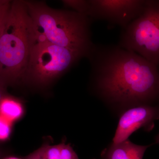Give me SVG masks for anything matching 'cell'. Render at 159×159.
Returning a JSON list of instances; mask_svg holds the SVG:
<instances>
[{
	"instance_id": "obj_3",
	"label": "cell",
	"mask_w": 159,
	"mask_h": 159,
	"mask_svg": "<svg viewBox=\"0 0 159 159\" xmlns=\"http://www.w3.org/2000/svg\"><path fill=\"white\" fill-rule=\"evenodd\" d=\"M35 41L25 1L11 2L0 29V80L6 85L22 79Z\"/></svg>"
},
{
	"instance_id": "obj_1",
	"label": "cell",
	"mask_w": 159,
	"mask_h": 159,
	"mask_svg": "<svg viewBox=\"0 0 159 159\" xmlns=\"http://www.w3.org/2000/svg\"><path fill=\"white\" fill-rule=\"evenodd\" d=\"M99 95L113 101L145 102L157 98L158 66L118 45L94 43L86 56Z\"/></svg>"
},
{
	"instance_id": "obj_17",
	"label": "cell",
	"mask_w": 159,
	"mask_h": 159,
	"mask_svg": "<svg viewBox=\"0 0 159 159\" xmlns=\"http://www.w3.org/2000/svg\"><path fill=\"white\" fill-rule=\"evenodd\" d=\"M1 156H2V154H1V152H0V159H1Z\"/></svg>"
},
{
	"instance_id": "obj_10",
	"label": "cell",
	"mask_w": 159,
	"mask_h": 159,
	"mask_svg": "<svg viewBox=\"0 0 159 159\" xmlns=\"http://www.w3.org/2000/svg\"><path fill=\"white\" fill-rule=\"evenodd\" d=\"M61 2L65 7L71 8L74 9V11L88 16L89 9V0H63Z\"/></svg>"
},
{
	"instance_id": "obj_14",
	"label": "cell",
	"mask_w": 159,
	"mask_h": 159,
	"mask_svg": "<svg viewBox=\"0 0 159 159\" xmlns=\"http://www.w3.org/2000/svg\"><path fill=\"white\" fill-rule=\"evenodd\" d=\"M25 159H47L43 154L40 148L30 154Z\"/></svg>"
},
{
	"instance_id": "obj_12",
	"label": "cell",
	"mask_w": 159,
	"mask_h": 159,
	"mask_svg": "<svg viewBox=\"0 0 159 159\" xmlns=\"http://www.w3.org/2000/svg\"><path fill=\"white\" fill-rule=\"evenodd\" d=\"M11 122L0 116V140H6L11 131Z\"/></svg>"
},
{
	"instance_id": "obj_2",
	"label": "cell",
	"mask_w": 159,
	"mask_h": 159,
	"mask_svg": "<svg viewBox=\"0 0 159 159\" xmlns=\"http://www.w3.org/2000/svg\"><path fill=\"white\" fill-rule=\"evenodd\" d=\"M36 39L70 49L86 57L93 43L89 16L70 10L54 9L44 2L24 1Z\"/></svg>"
},
{
	"instance_id": "obj_11",
	"label": "cell",
	"mask_w": 159,
	"mask_h": 159,
	"mask_svg": "<svg viewBox=\"0 0 159 159\" xmlns=\"http://www.w3.org/2000/svg\"><path fill=\"white\" fill-rule=\"evenodd\" d=\"M60 145V159H79L70 144L62 143Z\"/></svg>"
},
{
	"instance_id": "obj_9",
	"label": "cell",
	"mask_w": 159,
	"mask_h": 159,
	"mask_svg": "<svg viewBox=\"0 0 159 159\" xmlns=\"http://www.w3.org/2000/svg\"><path fill=\"white\" fill-rule=\"evenodd\" d=\"M24 112L22 103L15 97L6 95L0 102V116L9 122L19 120Z\"/></svg>"
},
{
	"instance_id": "obj_13",
	"label": "cell",
	"mask_w": 159,
	"mask_h": 159,
	"mask_svg": "<svg viewBox=\"0 0 159 159\" xmlns=\"http://www.w3.org/2000/svg\"><path fill=\"white\" fill-rule=\"evenodd\" d=\"M11 1L0 0V29L10 7Z\"/></svg>"
},
{
	"instance_id": "obj_6",
	"label": "cell",
	"mask_w": 159,
	"mask_h": 159,
	"mask_svg": "<svg viewBox=\"0 0 159 159\" xmlns=\"http://www.w3.org/2000/svg\"><path fill=\"white\" fill-rule=\"evenodd\" d=\"M88 16L125 28L142 14L146 0H89Z\"/></svg>"
},
{
	"instance_id": "obj_7",
	"label": "cell",
	"mask_w": 159,
	"mask_h": 159,
	"mask_svg": "<svg viewBox=\"0 0 159 159\" xmlns=\"http://www.w3.org/2000/svg\"><path fill=\"white\" fill-rule=\"evenodd\" d=\"M157 116V110L148 106H141L125 111L119 120L113 142L116 144L124 142L134 132L152 122Z\"/></svg>"
},
{
	"instance_id": "obj_4",
	"label": "cell",
	"mask_w": 159,
	"mask_h": 159,
	"mask_svg": "<svg viewBox=\"0 0 159 159\" xmlns=\"http://www.w3.org/2000/svg\"><path fill=\"white\" fill-rule=\"evenodd\" d=\"M84 57L75 51L35 38L22 79L39 86H47Z\"/></svg>"
},
{
	"instance_id": "obj_16",
	"label": "cell",
	"mask_w": 159,
	"mask_h": 159,
	"mask_svg": "<svg viewBox=\"0 0 159 159\" xmlns=\"http://www.w3.org/2000/svg\"><path fill=\"white\" fill-rule=\"evenodd\" d=\"M4 159H22L20 158L16 157H9L6 158H5Z\"/></svg>"
},
{
	"instance_id": "obj_5",
	"label": "cell",
	"mask_w": 159,
	"mask_h": 159,
	"mask_svg": "<svg viewBox=\"0 0 159 159\" xmlns=\"http://www.w3.org/2000/svg\"><path fill=\"white\" fill-rule=\"evenodd\" d=\"M118 45L159 66V1L146 0L142 14L122 29Z\"/></svg>"
},
{
	"instance_id": "obj_15",
	"label": "cell",
	"mask_w": 159,
	"mask_h": 159,
	"mask_svg": "<svg viewBox=\"0 0 159 159\" xmlns=\"http://www.w3.org/2000/svg\"><path fill=\"white\" fill-rule=\"evenodd\" d=\"M6 87L7 85L0 80V102L2 101L3 97H5L6 94Z\"/></svg>"
},
{
	"instance_id": "obj_8",
	"label": "cell",
	"mask_w": 159,
	"mask_h": 159,
	"mask_svg": "<svg viewBox=\"0 0 159 159\" xmlns=\"http://www.w3.org/2000/svg\"><path fill=\"white\" fill-rule=\"evenodd\" d=\"M149 146L136 145L128 139L113 144L107 153L108 159H143L144 153Z\"/></svg>"
}]
</instances>
